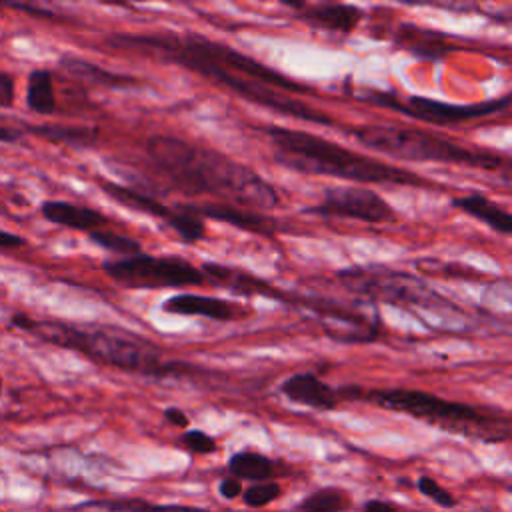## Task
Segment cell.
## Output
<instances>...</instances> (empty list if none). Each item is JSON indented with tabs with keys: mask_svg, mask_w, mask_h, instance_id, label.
Returning <instances> with one entry per match:
<instances>
[{
	"mask_svg": "<svg viewBox=\"0 0 512 512\" xmlns=\"http://www.w3.org/2000/svg\"><path fill=\"white\" fill-rule=\"evenodd\" d=\"M30 130L48 142L68 144V146H90L98 138V130L88 128V126L42 124V126H30Z\"/></svg>",
	"mask_w": 512,
	"mask_h": 512,
	"instance_id": "24",
	"label": "cell"
},
{
	"mask_svg": "<svg viewBox=\"0 0 512 512\" xmlns=\"http://www.w3.org/2000/svg\"><path fill=\"white\" fill-rule=\"evenodd\" d=\"M164 420L176 428H188V416L182 408H176V406H170L164 410Z\"/></svg>",
	"mask_w": 512,
	"mask_h": 512,
	"instance_id": "34",
	"label": "cell"
},
{
	"mask_svg": "<svg viewBox=\"0 0 512 512\" xmlns=\"http://www.w3.org/2000/svg\"><path fill=\"white\" fill-rule=\"evenodd\" d=\"M22 246H26V238L8 230H0V248H22Z\"/></svg>",
	"mask_w": 512,
	"mask_h": 512,
	"instance_id": "35",
	"label": "cell"
},
{
	"mask_svg": "<svg viewBox=\"0 0 512 512\" xmlns=\"http://www.w3.org/2000/svg\"><path fill=\"white\" fill-rule=\"evenodd\" d=\"M364 12L358 6L352 4H340V2H320V4H306L300 10V18L308 22L314 28L338 32V34H350L362 20Z\"/></svg>",
	"mask_w": 512,
	"mask_h": 512,
	"instance_id": "15",
	"label": "cell"
},
{
	"mask_svg": "<svg viewBox=\"0 0 512 512\" xmlns=\"http://www.w3.org/2000/svg\"><path fill=\"white\" fill-rule=\"evenodd\" d=\"M26 106L34 114L50 116L56 110V92L52 72L36 68L26 78Z\"/></svg>",
	"mask_w": 512,
	"mask_h": 512,
	"instance_id": "23",
	"label": "cell"
},
{
	"mask_svg": "<svg viewBox=\"0 0 512 512\" xmlns=\"http://www.w3.org/2000/svg\"><path fill=\"white\" fill-rule=\"evenodd\" d=\"M40 214L58 226H66L72 230H80V232H94V230H102L108 224V218L88 206H78L72 202H64V200H46L40 206Z\"/></svg>",
	"mask_w": 512,
	"mask_h": 512,
	"instance_id": "17",
	"label": "cell"
},
{
	"mask_svg": "<svg viewBox=\"0 0 512 512\" xmlns=\"http://www.w3.org/2000/svg\"><path fill=\"white\" fill-rule=\"evenodd\" d=\"M298 302L316 312L326 334L338 342H372L380 332V316L362 306H346L330 298H298Z\"/></svg>",
	"mask_w": 512,
	"mask_h": 512,
	"instance_id": "10",
	"label": "cell"
},
{
	"mask_svg": "<svg viewBox=\"0 0 512 512\" xmlns=\"http://www.w3.org/2000/svg\"><path fill=\"white\" fill-rule=\"evenodd\" d=\"M368 102H374L378 106H386L392 110H398L410 118H416L420 122L428 124H456V122H466L474 118H482L488 114H494L498 110H506L510 106V96L504 94L502 98L496 100H486V102H476V104H454V102H444L436 98H426V96H408L400 98L388 92H366V96H358Z\"/></svg>",
	"mask_w": 512,
	"mask_h": 512,
	"instance_id": "8",
	"label": "cell"
},
{
	"mask_svg": "<svg viewBox=\"0 0 512 512\" xmlns=\"http://www.w3.org/2000/svg\"><path fill=\"white\" fill-rule=\"evenodd\" d=\"M360 398L378 408L408 414L452 434H464L484 442H504L508 438V418L504 414L498 416V412L446 400L424 390L376 388L368 392L360 390Z\"/></svg>",
	"mask_w": 512,
	"mask_h": 512,
	"instance_id": "4",
	"label": "cell"
},
{
	"mask_svg": "<svg viewBox=\"0 0 512 512\" xmlns=\"http://www.w3.org/2000/svg\"><path fill=\"white\" fill-rule=\"evenodd\" d=\"M180 442L192 452V454H212L216 452V440L212 436H208L206 432L202 430H186L182 436H180Z\"/></svg>",
	"mask_w": 512,
	"mask_h": 512,
	"instance_id": "30",
	"label": "cell"
},
{
	"mask_svg": "<svg viewBox=\"0 0 512 512\" xmlns=\"http://www.w3.org/2000/svg\"><path fill=\"white\" fill-rule=\"evenodd\" d=\"M350 506L348 496L338 488H322L298 504V512H344Z\"/></svg>",
	"mask_w": 512,
	"mask_h": 512,
	"instance_id": "26",
	"label": "cell"
},
{
	"mask_svg": "<svg viewBox=\"0 0 512 512\" xmlns=\"http://www.w3.org/2000/svg\"><path fill=\"white\" fill-rule=\"evenodd\" d=\"M162 310L180 316H202L216 322H230L236 316V310L230 302L216 296H204L194 292H180L166 298L162 302Z\"/></svg>",
	"mask_w": 512,
	"mask_h": 512,
	"instance_id": "16",
	"label": "cell"
},
{
	"mask_svg": "<svg viewBox=\"0 0 512 512\" xmlns=\"http://www.w3.org/2000/svg\"><path fill=\"white\" fill-rule=\"evenodd\" d=\"M364 512H398L394 504L386 502V500H378V498H372L364 504Z\"/></svg>",
	"mask_w": 512,
	"mask_h": 512,
	"instance_id": "36",
	"label": "cell"
},
{
	"mask_svg": "<svg viewBox=\"0 0 512 512\" xmlns=\"http://www.w3.org/2000/svg\"><path fill=\"white\" fill-rule=\"evenodd\" d=\"M304 212L324 218H350L366 224H382L396 218L388 200L362 186L326 188L322 200L304 208Z\"/></svg>",
	"mask_w": 512,
	"mask_h": 512,
	"instance_id": "9",
	"label": "cell"
},
{
	"mask_svg": "<svg viewBox=\"0 0 512 512\" xmlns=\"http://www.w3.org/2000/svg\"><path fill=\"white\" fill-rule=\"evenodd\" d=\"M144 148L154 168L184 194L214 196L220 204L256 212L280 204V194L268 180L218 150L170 134L150 136Z\"/></svg>",
	"mask_w": 512,
	"mask_h": 512,
	"instance_id": "1",
	"label": "cell"
},
{
	"mask_svg": "<svg viewBox=\"0 0 512 512\" xmlns=\"http://www.w3.org/2000/svg\"><path fill=\"white\" fill-rule=\"evenodd\" d=\"M452 206L470 214L476 220H482L488 228L500 234H510L512 230L510 214L498 204H494L490 198H486L482 192H470V194L452 198Z\"/></svg>",
	"mask_w": 512,
	"mask_h": 512,
	"instance_id": "20",
	"label": "cell"
},
{
	"mask_svg": "<svg viewBox=\"0 0 512 512\" xmlns=\"http://www.w3.org/2000/svg\"><path fill=\"white\" fill-rule=\"evenodd\" d=\"M336 278L346 290L370 300L400 306L404 310H430V312H460L448 298L432 290L424 280L414 274L394 270L382 264L350 266L336 272Z\"/></svg>",
	"mask_w": 512,
	"mask_h": 512,
	"instance_id": "6",
	"label": "cell"
},
{
	"mask_svg": "<svg viewBox=\"0 0 512 512\" xmlns=\"http://www.w3.org/2000/svg\"><path fill=\"white\" fill-rule=\"evenodd\" d=\"M98 184L106 192V196H110L112 200H116L118 204H122L126 208L144 212V214L154 216V218H162L166 222L174 214V206H166L164 202H160L156 196H152L148 192H140V190H134L130 186L116 184L112 180H98Z\"/></svg>",
	"mask_w": 512,
	"mask_h": 512,
	"instance_id": "18",
	"label": "cell"
},
{
	"mask_svg": "<svg viewBox=\"0 0 512 512\" xmlns=\"http://www.w3.org/2000/svg\"><path fill=\"white\" fill-rule=\"evenodd\" d=\"M166 224L178 234L180 242H184V244H194V242L202 240L206 234L204 220L198 214H194L188 204L174 206V214Z\"/></svg>",
	"mask_w": 512,
	"mask_h": 512,
	"instance_id": "25",
	"label": "cell"
},
{
	"mask_svg": "<svg viewBox=\"0 0 512 512\" xmlns=\"http://www.w3.org/2000/svg\"><path fill=\"white\" fill-rule=\"evenodd\" d=\"M242 482L238 480V478H234V476H226V478H222L220 480V484H218V492H220V496L222 498H228V500H234V498H238L240 494H242Z\"/></svg>",
	"mask_w": 512,
	"mask_h": 512,
	"instance_id": "32",
	"label": "cell"
},
{
	"mask_svg": "<svg viewBox=\"0 0 512 512\" xmlns=\"http://www.w3.org/2000/svg\"><path fill=\"white\" fill-rule=\"evenodd\" d=\"M228 472L238 480H250L254 482H266L276 476V464L260 454V452H234L228 460Z\"/></svg>",
	"mask_w": 512,
	"mask_h": 512,
	"instance_id": "22",
	"label": "cell"
},
{
	"mask_svg": "<svg viewBox=\"0 0 512 512\" xmlns=\"http://www.w3.org/2000/svg\"><path fill=\"white\" fill-rule=\"evenodd\" d=\"M22 130H18V128H12V126H2L0 124V142H6V144H10V142H16V140H20L22 138Z\"/></svg>",
	"mask_w": 512,
	"mask_h": 512,
	"instance_id": "37",
	"label": "cell"
},
{
	"mask_svg": "<svg viewBox=\"0 0 512 512\" xmlns=\"http://www.w3.org/2000/svg\"><path fill=\"white\" fill-rule=\"evenodd\" d=\"M14 76L8 72H0V106L8 108L14 104Z\"/></svg>",
	"mask_w": 512,
	"mask_h": 512,
	"instance_id": "31",
	"label": "cell"
},
{
	"mask_svg": "<svg viewBox=\"0 0 512 512\" xmlns=\"http://www.w3.org/2000/svg\"><path fill=\"white\" fill-rule=\"evenodd\" d=\"M260 132L272 146L274 162L300 174L334 176L362 184L430 186L426 178L412 170L358 154L306 130L260 126Z\"/></svg>",
	"mask_w": 512,
	"mask_h": 512,
	"instance_id": "2",
	"label": "cell"
},
{
	"mask_svg": "<svg viewBox=\"0 0 512 512\" xmlns=\"http://www.w3.org/2000/svg\"><path fill=\"white\" fill-rule=\"evenodd\" d=\"M194 214H198L202 220H218L224 224H230L234 228H240L244 232L260 234V236H272L282 230L280 222L276 218L266 216L264 212L248 210V208H238V206H228V204H188Z\"/></svg>",
	"mask_w": 512,
	"mask_h": 512,
	"instance_id": "13",
	"label": "cell"
},
{
	"mask_svg": "<svg viewBox=\"0 0 512 512\" xmlns=\"http://www.w3.org/2000/svg\"><path fill=\"white\" fill-rule=\"evenodd\" d=\"M346 134L362 146L398 160L444 162L478 170H498L506 166V160L500 154L468 148L456 140L420 128L396 124H364L346 130Z\"/></svg>",
	"mask_w": 512,
	"mask_h": 512,
	"instance_id": "5",
	"label": "cell"
},
{
	"mask_svg": "<svg viewBox=\"0 0 512 512\" xmlns=\"http://www.w3.org/2000/svg\"><path fill=\"white\" fill-rule=\"evenodd\" d=\"M10 326L12 328H18V330H26V332H34L36 330V324H38V320H34L30 314H26V312H12V316H10Z\"/></svg>",
	"mask_w": 512,
	"mask_h": 512,
	"instance_id": "33",
	"label": "cell"
},
{
	"mask_svg": "<svg viewBox=\"0 0 512 512\" xmlns=\"http://www.w3.org/2000/svg\"><path fill=\"white\" fill-rule=\"evenodd\" d=\"M416 488H418V492L422 496L430 498L432 502H436L442 508H454L456 506V498L444 486H440L434 478H430V476H420L416 480Z\"/></svg>",
	"mask_w": 512,
	"mask_h": 512,
	"instance_id": "29",
	"label": "cell"
},
{
	"mask_svg": "<svg viewBox=\"0 0 512 512\" xmlns=\"http://www.w3.org/2000/svg\"><path fill=\"white\" fill-rule=\"evenodd\" d=\"M280 392L294 404L314 410H334L340 402V392L312 372H298L280 384Z\"/></svg>",
	"mask_w": 512,
	"mask_h": 512,
	"instance_id": "14",
	"label": "cell"
},
{
	"mask_svg": "<svg viewBox=\"0 0 512 512\" xmlns=\"http://www.w3.org/2000/svg\"><path fill=\"white\" fill-rule=\"evenodd\" d=\"M68 512H210L196 506L180 504H152L136 498H102V500H84L68 508Z\"/></svg>",
	"mask_w": 512,
	"mask_h": 512,
	"instance_id": "19",
	"label": "cell"
},
{
	"mask_svg": "<svg viewBox=\"0 0 512 512\" xmlns=\"http://www.w3.org/2000/svg\"><path fill=\"white\" fill-rule=\"evenodd\" d=\"M282 494V488L276 480H266V482H254L248 488L242 490V500L250 508H262L276 500Z\"/></svg>",
	"mask_w": 512,
	"mask_h": 512,
	"instance_id": "28",
	"label": "cell"
},
{
	"mask_svg": "<svg viewBox=\"0 0 512 512\" xmlns=\"http://www.w3.org/2000/svg\"><path fill=\"white\" fill-rule=\"evenodd\" d=\"M0 394H2V376H0Z\"/></svg>",
	"mask_w": 512,
	"mask_h": 512,
	"instance_id": "38",
	"label": "cell"
},
{
	"mask_svg": "<svg viewBox=\"0 0 512 512\" xmlns=\"http://www.w3.org/2000/svg\"><path fill=\"white\" fill-rule=\"evenodd\" d=\"M32 334L52 344L78 350L86 358L122 372L166 378L190 374L194 368L190 364L166 360L154 342L118 326H70L60 322H38Z\"/></svg>",
	"mask_w": 512,
	"mask_h": 512,
	"instance_id": "3",
	"label": "cell"
},
{
	"mask_svg": "<svg viewBox=\"0 0 512 512\" xmlns=\"http://www.w3.org/2000/svg\"><path fill=\"white\" fill-rule=\"evenodd\" d=\"M204 282H210L214 286H220L228 292L240 294V296H264V298H276V300H286L288 302V294H284L278 286L228 264H220V262H204L202 266H198Z\"/></svg>",
	"mask_w": 512,
	"mask_h": 512,
	"instance_id": "11",
	"label": "cell"
},
{
	"mask_svg": "<svg viewBox=\"0 0 512 512\" xmlns=\"http://www.w3.org/2000/svg\"><path fill=\"white\" fill-rule=\"evenodd\" d=\"M90 240L94 244H98L100 248L112 252V254H118L120 258H128V256H136L142 252V244L136 240V238H130V236H122L118 232H112V230H94L88 234Z\"/></svg>",
	"mask_w": 512,
	"mask_h": 512,
	"instance_id": "27",
	"label": "cell"
},
{
	"mask_svg": "<svg viewBox=\"0 0 512 512\" xmlns=\"http://www.w3.org/2000/svg\"><path fill=\"white\" fill-rule=\"evenodd\" d=\"M102 270L112 280L124 284L132 290H154V288H182V286H200L204 284V276L198 266L188 262L186 258L168 254V256H152V254H136L128 258L104 260Z\"/></svg>",
	"mask_w": 512,
	"mask_h": 512,
	"instance_id": "7",
	"label": "cell"
},
{
	"mask_svg": "<svg viewBox=\"0 0 512 512\" xmlns=\"http://www.w3.org/2000/svg\"><path fill=\"white\" fill-rule=\"evenodd\" d=\"M394 44L400 50L410 52L412 56H416L420 60H430V62H438V60L446 58L450 52L462 50L460 44L452 42V36H448L440 30H430V28L412 24V22H402L396 28Z\"/></svg>",
	"mask_w": 512,
	"mask_h": 512,
	"instance_id": "12",
	"label": "cell"
},
{
	"mask_svg": "<svg viewBox=\"0 0 512 512\" xmlns=\"http://www.w3.org/2000/svg\"><path fill=\"white\" fill-rule=\"evenodd\" d=\"M60 66L80 78V80H86V82H92V84H98V86H106V88H132V86H140L138 78L134 76H126V74H116V72H110V70H104L84 58H78V56H72V54H66L60 58Z\"/></svg>",
	"mask_w": 512,
	"mask_h": 512,
	"instance_id": "21",
	"label": "cell"
}]
</instances>
